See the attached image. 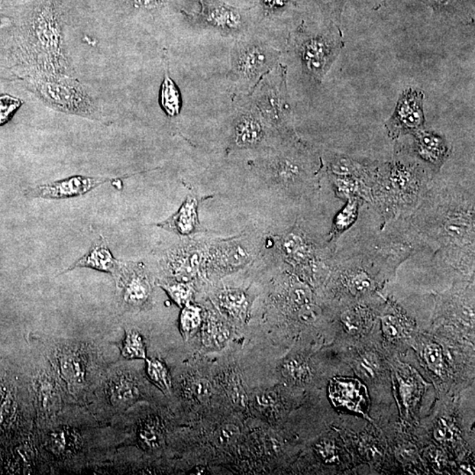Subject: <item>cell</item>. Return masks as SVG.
I'll return each mask as SVG.
<instances>
[{"instance_id": "cell-23", "label": "cell", "mask_w": 475, "mask_h": 475, "mask_svg": "<svg viewBox=\"0 0 475 475\" xmlns=\"http://www.w3.org/2000/svg\"><path fill=\"white\" fill-rule=\"evenodd\" d=\"M137 438L138 444L145 450H158L165 442L162 422L156 416L144 420L138 426Z\"/></svg>"}, {"instance_id": "cell-9", "label": "cell", "mask_w": 475, "mask_h": 475, "mask_svg": "<svg viewBox=\"0 0 475 475\" xmlns=\"http://www.w3.org/2000/svg\"><path fill=\"white\" fill-rule=\"evenodd\" d=\"M33 380L32 386L38 422H43L62 411L66 398L50 362L48 366L38 370Z\"/></svg>"}, {"instance_id": "cell-3", "label": "cell", "mask_w": 475, "mask_h": 475, "mask_svg": "<svg viewBox=\"0 0 475 475\" xmlns=\"http://www.w3.org/2000/svg\"><path fill=\"white\" fill-rule=\"evenodd\" d=\"M425 171L419 164L395 160L378 167L371 196L384 212L398 214L418 201L425 185Z\"/></svg>"}, {"instance_id": "cell-19", "label": "cell", "mask_w": 475, "mask_h": 475, "mask_svg": "<svg viewBox=\"0 0 475 475\" xmlns=\"http://www.w3.org/2000/svg\"><path fill=\"white\" fill-rule=\"evenodd\" d=\"M270 171L274 182L283 187L296 185L308 174L302 161L289 155L274 158L270 164Z\"/></svg>"}, {"instance_id": "cell-1", "label": "cell", "mask_w": 475, "mask_h": 475, "mask_svg": "<svg viewBox=\"0 0 475 475\" xmlns=\"http://www.w3.org/2000/svg\"><path fill=\"white\" fill-rule=\"evenodd\" d=\"M80 422L61 411L38 422V450L55 467H73L89 462L92 454L95 427Z\"/></svg>"}, {"instance_id": "cell-2", "label": "cell", "mask_w": 475, "mask_h": 475, "mask_svg": "<svg viewBox=\"0 0 475 475\" xmlns=\"http://www.w3.org/2000/svg\"><path fill=\"white\" fill-rule=\"evenodd\" d=\"M29 44L35 60V73L69 75L62 24L51 0H45L35 10L29 28Z\"/></svg>"}, {"instance_id": "cell-37", "label": "cell", "mask_w": 475, "mask_h": 475, "mask_svg": "<svg viewBox=\"0 0 475 475\" xmlns=\"http://www.w3.org/2000/svg\"><path fill=\"white\" fill-rule=\"evenodd\" d=\"M357 369L365 379H373L378 369L377 360L373 355H365L358 361Z\"/></svg>"}, {"instance_id": "cell-17", "label": "cell", "mask_w": 475, "mask_h": 475, "mask_svg": "<svg viewBox=\"0 0 475 475\" xmlns=\"http://www.w3.org/2000/svg\"><path fill=\"white\" fill-rule=\"evenodd\" d=\"M329 393L336 406L360 413L367 408V391L357 380L337 378L332 381Z\"/></svg>"}, {"instance_id": "cell-40", "label": "cell", "mask_w": 475, "mask_h": 475, "mask_svg": "<svg viewBox=\"0 0 475 475\" xmlns=\"http://www.w3.org/2000/svg\"><path fill=\"white\" fill-rule=\"evenodd\" d=\"M342 322L346 330L351 334L360 331L361 322L360 316L354 311H347L342 315Z\"/></svg>"}, {"instance_id": "cell-48", "label": "cell", "mask_w": 475, "mask_h": 475, "mask_svg": "<svg viewBox=\"0 0 475 475\" xmlns=\"http://www.w3.org/2000/svg\"><path fill=\"white\" fill-rule=\"evenodd\" d=\"M232 397H234L235 402L240 404V405L244 406L245 402H247V400H245V393L237 384L234 386Z\"/></svg>"}, {"instance_id": "cell-10", "label": "cell", "mask_w": 475, "mask_h": 475, "mask_svg": "<svg viewBox=\"0 0 475 475\" xmlns=\"http://www.w3.org/2000/svg\"><path fill=\"white\" fill-rule=\"evenodd\" d=\"M115 279L126 306L140 308L149 302L151 286L144 265L122 261L120 270Z\"/></svg>"}, {"instance_id": "cell-42", "label": "cell", "mask_w": 475, "mask_h": 475, "mask_svg": "<svg viewBox=\"0 0 475 475\" xmlns=\"http://www.w3.org/2000/svg\"><path fill=\"white\" fill-rule=\"evenodd\" d=\"M384 334L389 338H396L399 335V325L397 319L392 315H386L382 319Z\"/></svg>"}, {"instance_id": "cell-25", "label": "cell", "mask_w": 475, "mask_h": 475, "mask_svg": "<svg viewBox=\"0 0 475 475\" xmlns=\"http://www.w3.org/2000/svg\"><path fill=\"white\" fill-rule=\"evenodd\" d=\"M160 102L163 111L168 116L173 118L179 115L180 106H182L180 92L167 73L165 74L162 85H161Z\"/></svg>"}, {"instance_id": "cell-7", "label": "cell", "mask_w": 475, "mask_h": 475, "mask_svg": "<svg viewBox=\"0 0 475 475\" xmlns=\"http://www.w3.org/2000/svg\"><path fill=\"white\" fill-rule=\"evenodd\" d=\"M97 408L104 418L121 411L138 402L141 397L140 383L131 373L122 371H111L95 391Z\"/></svg>"}, {"instance_id": "cell-26", "label": "cell", "mask_w": 475, "mask_h": 475, "mask_svg": "<svg viewBox=\"0 0 475 475\" xmlns=\"http://www.w3.org/2000/svg\"><path fill=\"white\" fill-rule=\"evenodd\" d=\"M121 355L125 360H147V345L143 336L135 330L125 332L121 346Z\"/></svg>"}, {"instance_id": "cell-14", "label": "cell", "mask_w": 475, "mask_h": 475, "mask_svg": "<svg viewBox=\"0 0 475 475\" xmlns=\"http://www.w3.org/2000/svg\"><path fill=\"white\" fill-rule=\"evenodd\" d=\"M251 259L250 251L241 241L229 240L209 248L206 263L221 270H234L245 266Z\"/></svg>"}, {"instance_id": "cell-30", "label": "cell", "mask_w": 475, "mask_h": 475, "mask_svg": "<svg viewBox=\"0 0 475 475\" xmlns=\"http://www.w3.org/2000/svg\"><path fill=\"white\" fill-rule=\"evenodd\" d=\"M160 286L169 295L173 301L183 308L192 299L193 290L192 286L186 282L163 283Z\"/></svg>"}, {"instance_id": "cell-5", "label": "cell", "mask_w": 475, "mask_h": 475, "mask_svg": "<svg viewBox=\"0 0 475 475\" xmlns=\"http://www.w3.org/2000/svg\"><path fill=\"white\" fill-rule=\"evenodd\" d=\"M89 346L76 342L59 344L48 362L56 373L67 399L80 402L89 396L93 383V357Z\"/></svg>"}, {"instance_id": "cell-50", "label": "cell", "mask_w": 475, "mask_h": 475, "mask_svg": "<svg viewBox=\"0 0 475 475\" xmlns=\"http://www.w3.org/2000/svg\"><path fill=\"white\" fill-rule=\"evenodd\" d=\"M10 24H11V21H10L9 19L0 18V30H2V29L9 27Z\"/></svg>"}, {"instance_id": "cell-29", "label": "cell", "mask_w": 475, "mask_h": 475, "mask_svg": "<svg viewBox=\"0 0 475 475\" xmlns=\"http://www.w3.org/2000/svg\"><path fill=\"white\" fill-rule=\"evenodd\" d=\"M201 309L187 304L183 306L180 317V330L184 337L189 338L195 334L202 322Z\"/></svg>"}, {"instance_id": "cell-21", "label": "cell", "mask_w": 475, "mask_h": 475, "mask_svg": "<svg viewBox=\"0 0 475 475\" xmlns=\"http://www.w3.org/2000/svg\"><path fill=\"white\" fill-rule=\"evenodd\" d=\"M264 131L259 119L251 114L239 116L235 121L234 140L237 147H253L263 140Z\"/></svg>"}, {"instance_id": "cell-39", "label": "cell", "mask_w": 475, "mask_h": 475, "mask_svg": "<svg viewBox=\"0 0 475 475\" xmlns=\"http://www.w3.org/2000/svg\"><path fill=\"white\" fill-rule=\"evenodd\" d=\"M238 428L234 425H228L223 426L216 433V441L221 445H230L238 438Z\"/></svg>"}, {"instance_id": "cell-32", "label": "cell", "mask_w": 475, "mask_h": 475, "mask_svg": "<svg viewBox=\"0 0 475 475\" xmlns=\"http://www.w3.org/2000/svg\"><path fill=\"white\" fill-rule=\"evenodd\" d=\"M283 373L284 376L294 381H306L310 376L308 364L299 358L287 360L283 364Z\"/></svg>"}, {"instance_id": "cell-36", "label": "cell", "mask_w": 475, "mask_h": 475, "mask_svg": "<svg viewBox=\"0 0 475 475\" xmlns=\"http://www.w3.org/2000/svg\"><path fill=\"white\" fill-rule=\"evenodd\" d=\"M425 357L429 367L435 373L440 374L443 368V353L437 344L428 345L425 351Z\"/></svg>"}, {"instance_id": "cell-13", "label": "cell", "mask_w": 475, "mask_h": 475, "mask_svg": "<svg viewBox=\"0 0 475 475\" xmlns=\"http://www.w3.org/2000/svg\"><path fill=\"white\" fill-rule=\"evenodd\" d=\"M474 209H450L440 219L442 240L454 247L473 245L474 241Z\"/></svg>"}, {"instance_id": "cell-18", "label": "cell", "mask_w": 475, "mask_h": 475, "mask_svg": "<svg viewBox=\"0 0 475 475\" xmlns=\"http://www.w3.org/2000/svg\"><path fill=\"white\" fill-rule=\"evenodd\" d=\"M198 205L199 201L195 197H187L174 214L156 225L180 236H190L203 232L198 219Z\"/></svg>"}, {"instance_id": "cell-41", "label": "cell", "mask_w": 475, "mask_h": 475, "mask_svg": "<svg viewBox=\"0 0 475 475\" xmlns=\"http://www.w3.org/2000/svg\"><path fill=\"white\" fill-rule=\"evenodd\" d=\"M317 451L326 462H334L337 458L335 445L330 441H322L317 445Z\"/></svg>"}, {"instance_id": "cell-8", "label": "cell", "mask_w": 475, "mask_h": 475, "mask_svg": "<svg viewBox=\"0 0 475 475\" xmlns=\"http://www.w3.org/2000/svg\"><path fill=\"white\" fill-rule=\"evenodd\" d=\"M423 100L425 93L421 90L409 89L400 95L393 115L384 124L390 138L396 140L425 128Z\"/></svg>"}, {"instance_id": "cell-12", "label": "cell", "mask_w": 475, "mask_h": 475, "mask_svg": "<svg viewBox=\"0 0 475 475\" xmlns=\"http://www.w3.org/2000/svg\"><path fill=\"white\" fill-rule=\"evenodd\" d=\"M207 250L202 245L185 244L171 248L164 258L165 268L177 281H189L206 263Z\"/></svg>"}, {"instance_id": "cell-24", "label": "cell", "mask_w": 475, "mask_h": 475, "mask_svg": "<svg viewBox=\"0 0 475 475\" xmlns=\"http://www.w3.org/2000/svg\"><path fill=\"white\" fill-rule=\"evenodd\" d=\"M218 302L223 311L235 319H244L250 308L248 296L241 290H221L218 295Z\"/></svg>"}, {"instance_id": "cell-11", "label": "cell", "mask_w": 475, "mask_h": 475, "mask_svg": "<svg viewBox=\"0 0 475 475\" xmlns=\"http://www.w3.org/2000/svg\"><path fill=\"white\" fill-rule=\"evenodd\" d=\"M116 179L104 177L74 176L31 189L30 196L37 198L62 200L86 195V193Z\"/></svg>"}, {"instance_id": "cell-43", "label": "cell", "mask_w": 475, "mask_h": 475, "mask_svg": "<svg viewBox=\"0 0 475 475\" xmlns=\"http://www.w3.org/2000/svg\"><path fill=\"white\" fill-rule=\"evenodd\" d=\"M319 310L311 303L302 306L299 310V317L303 322L312 323L318 319Z\"/></svg>"}, {"instance_id": "cell-22", "label": "cell", "mask_w": 475, "mask_h": 475, "mask_svg": "<svg viewBox=\"0 0 475 475\" xmlns=\"http://www.w3.org/2000/svg\"><path fill=\"white\" fill-rule=\"evenodd\" d=\"M266 50L258 47H248L241 50L237 57L238 72L247 77H253L266 69L270 64Z\"/></svg>"}, {"instance_id": "cell-16", "label": "cell", "mask_w": 475, "mask_h": 475, "mask_svg": "<svg viewBox=\"0 0 475 475\" xmlns=\"http://www.w3.org/2000/svg\"><path fill=\"white\" fill-rule=\"evenodd\" d=\"M413 136V150L426 163L436 168L443 166L451 154V147L440 135L433 131L421 130Z\"/></svg>"}, {"instance_id": "cell-20", "label": "cell", "mask_w": 475, "mask_h": 475, "mask_svg": "<svg viewBox=\"0 0 475 475\" xmlns=\"http://www.w3.org/2000/svg\"><path fill=\"white\" fill-rule=\"evenodd\" d=\"M281 251L289 263L306 266L315 261L313 248L299 232H290L281 242Z\"/></svg>"}, {"instance_id": "cell-4", "label": "cell", "mask_w": 475, "mask_h": 475, "mask_svg": "<svg viewBox=\"0 0 475 475\" xmlns=\"http://www.w3.org/2000/svg\"><path fill=\"white\" fill-rule=\"evenodd\" d=\"M30 86L41 101L57 111L82 116L97 111L96 102L85 87L66 74L35 73Z\"/></svg>"}, {"instance_id": "cell-6", "label": "cell", "mask_w": 475, "mask_h": 475, "mask_svg": "<svg viewBox=\"0 0 475 475\" xmlns=\"http://www.w3.org/2000/svg\"><path fill=\"white\" fill-rule=\"evenodd\" d=\"M345 41L340 28H329L319 34H299L297 38L300 59L305 73L321 83L337 59Z\"/></svg>"}, {"instance_id": "cell-38", "label": "cell", "mask_w": 475, "mask_h": 475, "mask_svg": "<svg viewBox=\"0 0 475 475\" xmlns=\"http://www.w3.org/2000/svg\"><path fill=\"white\" fill-rule=\"evenodd\" d=\"M290 298L295 305L302 306L308 305L312 301V293L308 288L302 286H294L290 292Z\"/></svg>"}, {"instance_id": "cell-35", "label": "cell", "mask_w": 475, "mask_h": 475, "mask_svg": "<svg viewBox=\"0 0 475 475\" xmlns=\"http://www.w3.org/2000/svg\"><path fill=\"white\" fill-rule=\"evenodd\" d=\"M187 395L196 400H203L209 396L212 392L211 384L203 379H195L189 381L186 386Z\"/></svg>"}, {"instance_id": "cell-27", "label": "cell", "mask_w": 475, "mask_h": 475, "mask_svg": "<svg viewBox=\"0 0 475 475\" xmlns=\"http://www.w3.org/2000/svg\"><path fill=\"white\" fill-rule=\"evenodd\" d=\"M145 361H147V373L151 382L164 393H169L172 381H171L169 371L166 364L157 358H151V360L147 358Z\"/></svg>"}, {"instance_id": "cell-47", "label": "cell", "mask_w": 475, "mask_h": 475, "mask_svg": "<svg viewBox=\"0 0 475 475\" xmlns=\"http://www.w3.org/2000/svg\"><path fill=\"white\" fill-rule=\"evenodd\" d=\"M138 8L145 9H154L160 6L162 0H131Z\"/></svg>"}, {"instance_id": "cell-28", "label": "cell", "mask_w": 475, "mask_h": 475, "mask_svg": "<svg viewBox=\"0 0 475 475\" xmlns=\"http://www.w3.org/2000/svg\"><path fill=\"white\" fill-rule=\"evenodd\" d=\"M358 205H360L358 198L348 199L347 205L336 216L332 232V235L334 237H337L345 230H347L351 225H353L358 214Z\"/></svg>"}, {"instance_id": "cell-31", "label": "cell", "mask_w": 475, "mask_h": 475, "mask_svg": "<svg viewBox=\"0 0 475 475\" xmlns=\"http://www.w3.org/2000/svg\"><path fill=\"white\" fill-rule=\"evenodd\" d=\"M346 281L348 289L355 294L366 292L373 286V279L370 274L363 270H348Z\"/></svg>"}, {"instance_id": "cell-45", "label": "cell", "mask_w": 475, "mask_h": 475, "mask_svg": "<svg viewBox=\"0 0 475 475\" xmlns=\"http://www.w3.org/2000/svg\"><path fill=\"white\" fill-rule=\"evenodd\" d=\"M434 435L437 440L443 442L451 440L454 434L447 423L444 420H441L435 429Z\"/></svg>"}, {"instance_id": "cell-33", "label": "cell", "mask_w": 475, "mask_h": 475, "mask_svg": "<svg viewBox=\"0 0 475 475\" xmlns=\"http://www.w3.org/2000/svg\"><path fill=\"white\" fill-rule=\"evenodd\" d=\"M21 105V100L15 97L0 95V126L6 124Z\"/></svg>"}, {"instance_id": "cell-49", "label": "cell", "mask_w": 475, "mask_h": 475, "mask_svg": "<svg viewBox=\"0 0 475 475\" xmlns=\"http://www.w3.org/2000/svg\"><path fill=\"white\" fill-rule=\"evenodd\" d=\"M263 1L268 8L276 9L282 8L288 0H263Z\"/></svg>"}, {"instance_id": "cell-15", "label": "cell", "mask_w": 475, "mask_h": 475, "mask_svg": "<svg viewBox=\"0 0 475 475\" xmlns=\"http://www.w3.org/2000/svg\"><path fill=\"white\" fill-rule=\"evenodd\" d=\"M121 261L116 260L109 250L105 239L100 236L93 242L91 247L82 257L71 265L63 273L70 272L77 268H87L101 272L112 274L115 277L120 270Z\"/></svg>"}, {"instance_id": "cell-44", "label": "cell", "mask_w": 475, "mask_h": 475, "mask_svg": "<svg viewBox=\"0 0 475 475\" xmlns=\"http://www.w3.org/2000/svg\"><path fill=\"white\" fill-rule=\"evenodd\" d=\"M207 337H209V341L219 344L225 342L227 335H226L225 329L222 328L221 326L212 324L209 325L208 328H207Z\"/></svg>"}, {"instance_id": "cell-46", "label": "cell", "mask_w": 475, "mask_h": 475, "mask_svg": "<svg viewBox=\"0 0 475 475\" xmlns=\"http://www.w3.org/2000/svg\"><path fill=\"white\" fill-rule=\"evenodd\" d=\"M257 402L260 407L268 408L277 402V394L274 392H264L257 396Z\"/></svg>"}, {"instance_id": "cell-34", "label": "cell", "mask_w": 475, "mask_h": 475, "mask_svg": "<svg viewBox=\"0 0 475 475\" xmlns=\"http://www.w3.org/2000/svg\"><path fill=\"white\" fill-rule=\"evenodd\" d=\"M211 17L216 25L224 28H235L240 24V16L225 8L215 9Z\"/></svg>"}]
</instances>
